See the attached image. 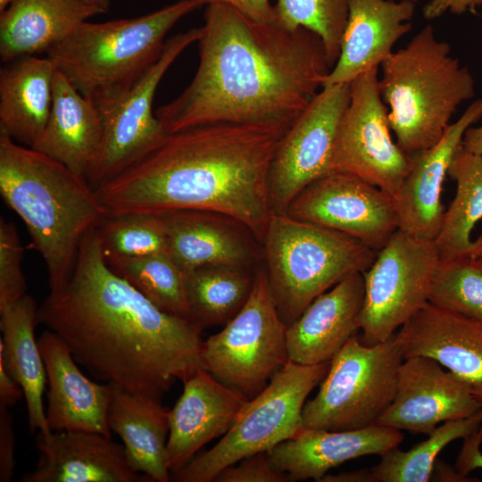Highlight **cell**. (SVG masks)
I'll return each instance as SVG.
<instances>
[{
  "label": "cell",
  "instance_id": "cell-1",
  "mask_svg": "<svg viewBox=\"0 0 482 482\" xmlns=\"http://www.w3.org/2000/svg\"><path fill=\"white\" fill-rule=\"evenodd\" d=\"M37 322L94 376L158 402L175 380L204 369L202 330L116 274L96 228L85 235L68 282L38 307Z\"/></svg>",
  "mask_w": 482,
  "mask_h": 482
},
{
  "label": "cell",
  "instance_id": "cell-2",
  "mask_svg": "<svg viewBox=\"0 0 482 482\" xmlns=\"http://www.w3.org/2000/svg\"><path fill=\"white\" fill-rule=\"evenodd\" d=\"M202 31L193 79L155 111L168 134L215 123L285 134L331 70L315 33L257 22L225 4H207Z\"/></svg>",
  "mask_w": 482,
  "mask_h": 482
},
{
  "label": "cell",
  "instance_id": "cell-3",
  "mask_svg": "<svg viewBox=\"0 0 482 482\" xmlns=\"http://www.w3.org/2000/svg\"><path fill=\"white\" fill-rule=\"evenodd\" d=\"M284 135L215 123L170 134L144 159L96 189L105 215L201 210L228 215L262 243L272 215L268 172Z\"/></svg>",
  "mask_w": 482,
  "mask_h": 482
},
{
  "label": "cell",
  "instance_id": "cell-4",
  "mask_svg": "<svg viewBox=\"0 0 482 482\" xmlns=\"http://www.w3.org/2000/svg\"><path fill=\"white\" fill-rule=\"evenodd\" d=\"M0 193L43 257L50 292L60 290L85 235L106 214L95 189L62 163L0 132Z\"/></svg>",
  "mask_w": 482,
  "mask_h": 482
},
{
  "label": "cell",
  "instance_id": "cell-5",
  "mask_svg": "<svg viewBox=\"0 0 482 482\" xmlns=\"http://www.w3.org/2000/svg\"><path fill=\"white\" fill-rule=\"evenodd\" d=\"M380 66L389 127L408 155L436 145L458 106L475 96L470 71L451 55L450 45L438 40L430 25Z\"/></svg>",
  "mask_w": 482,
  "mask_h": 482
},
{
  "label": "cell",
  "instance_id": "cell-6",
  "mask_svg": "<svg viewBox=\"0 0 482 482\" xmlns=\"http://www.w3.org/2000/svg\"><path fill=\"white\" fill-rule=\"evenodd\" d=\"M262 245L270 286L287 327L319 295L368 270L378 253L351 236L287 214L271 215Z\"/></svg>",
  "mask_w": 482,
  "mask_h": 482
},
{
  "label": "cell",
  "instance_id": "cell-7",
  "mask_svg": "<svg viewBox=\"0 0 482 482\" xmlns=\"http://www.w3.org/2000/svg\"><path fill=\"white\" fill-rule=\"evenodd\" d=\"M203 5L204 0H179L134 18L87 21L53 46L47 57L84 96L130 85L158 60L168 31Z\"/></svg>",
  "mask_w": 482,
  "mask_h": 482
},
{
  "label": "cell",
  "instance_id": "cell-8",
  "mask_svg": "<svg viewBox=\"0 0 482 482\" xmlns=\"http://www.w3.org/2000/svg\"><path fill=\"white\" fill-rule=\"evenodd\" d=\"M329 362L303 365L288 361L267 386L247 401L231 428L212 448L171 473L176 482H213L228 466L268 453L302 428V411L312 390L328 373Z\"/></svg>",
  "mask_w": 482,
  "mask_h": 482
},
{
  "label": "cell",
  "instance_id": "cell-9",
  "mask_svg": "<svg viewBox=\"0 0 482 482\" xmlns=\"http://www.w3.org/2000/svg\"><path fill=\"white\" fill-rule=\"evenodd\" d=\"M403 355L395 333L373 345L354 335L331 359L302 411L304 428L345 431L375 425L392 403Z\"/></svg>",
  "mask_w": 482,
  "mask_h": 482
},
{
  "label": "cell",
  "instance_id": "cell-10",
  "mask_svg": "<svg viewBox=\"0 0 482 482\" xmlns=\"http://www.w3.org/2000/svg\"><path fill=\"white\" fill-rule=\"evenodd\" d=\"M202 32L200 27L173 36L165 42L158 60L134 83L90 96L104 128L101 148L87 176L94 189L144 159L170 135L154 113V94L171 64L185 49L199 41Z\"/></svg>",
  "mask_w": 482,
  "mask_h": 482
},
{
  "label": "cell",
  "instance_id": "cell-11",
  "mask_svg": "<svg viewBox=\"0 0 482 482\" xmlns=\"http://www.w3.org/2000/svg\"><path fill=\"white\" fill-rule=\"evenodd\" d=\"M287 328L265 267L259 264L244 307L223 329L204 341L203 368L250 400L289 361Z\"/></svg>",
  "mask_w": 482,
  "mask_h": 482
},
{
  "label": "cell",
  "instance_id": "cell-12",
  "mask_svg": "<svg viewBox=\"0 0 482 482\" xmlns=\"http://www.w3.org/2000/svg\"><path fill=\"white\" fill-rule=\"evenodd\" d=\"M439 255L434 240L397 229L362 272V341L368 345L391 337L427 303Z\"/></svg>",
  "mask_w": 482,
  "mask_h": 482
},
{
  "label": "cell",
  "instance_id": "cell-13",
  "mask_svg": "<svg viewBox=\"0 0 482 482\" xmlns=\"http://www.w3.org/2000/svg\"><path fill=\"white\" fill-rule=\"evenodd\" d=\"M378 68L350 83L348 104L338 124L332 170L357 176L393 197L410 167V156L392 139Z\"/></svg>",
  "mask_w": 482,
  "mask_h": 482
},
{
  "label": "cell",
  "instance_id": "cell-14",
  "mask_svg": "<svg viewBox=\"0 0 482 482\" xmlns=\"http://www.w3.org/2000/svg\"><path fill=\"white\" fill-rule=\"evenodd\" d=\"M350 83L323 87L279 139L268 172L272 214H286L295 196L332 171L334 145Z\"/></svg>",
  "mask_w": 482,
  "mask_h": 482
},
{
  "label": "cell",
  "instance_id": "cell-15",
  "mask_svg": "<svg viewBox=\"0 0 482 482\" xmlns=\"http://www.w3.org/2000/svg\"><path fill=\"white\" fill-rule=\"evenodd\" d=\"M286 214L351 236L377 252L399 229L393 196L342 171L332 170L306 186Z\"/></svg>",
  "mask_w": 482,
  "mask_h": 482
},
{
  "label": "cell",
  "instance_id": "cell-16",
  "mask_svg": "<svg viewBox=\"0 0 482 482\" xmlns=\"http://www.w3.org/2000/svg\"><path fill=\"white\" fill-rule=\"evenodd\" d=\"M442 367L425 356L404 359L395 397L376 425L428 436L440 423L467 418L482 409L470 390Z\"/></svg>",
  "mask_w": 482,
  "mask_h": 482
},
{
  "label": "cell",
  "instance_id": "cell-17",
  "mask_svg": "<svg viewBox=\"0 0 482 482\" xmlns=\"http://www.w3.org/2000/svg\"><path fill=\"white\" fill-rule=\"evenodd\" d=\"M481 117L482 99H478L449 124L436 145L409 155V170L393 197L399 229L423 239L436 238L445 212L441 198L448 169L465 131Z\"/></svg>",
  "mask_w": 482,
  "mask_h": 482
},
{
  "label": "cell",
  "instance_id": "cell-18",
  "mask_svg": "<svg viewBox=\"0 0 482 482\" xmlns=\"http://www.w3.org/2000/svg\"><path fill=\"white\" fill-rule=\"evenodd\" d=\"M183 383L180 397L169 410L165 458L170 473L184 467L204 445L224 436L248 401L204 369Z\"/></svg>",
  "mask_w": 482,
  "mask_h": 482
},
{
  "label": "cell",
  "instance_id": "cell-19",
  "mask_svg": "<svg viewBox=\"0 0 482 482\" xmlns=\"http://www.w3.org/2000/svg\"><path fill=\"white\" fill-rule=\"evenodd\" d=\"M168 252L186 272L212 265L255 269L262 245L243 223L221 213L179 210L162 214Z\"/></svg>",
  "mask_w": 482,
  "mask_h": 482
},
{
  "label": "cell",
  "instance_id": "cell-20",
  "mask_svg": "<svg viewBox=\"0 0 482 482\" xmlns=\"http://www.w3.org/2000/svg\"><path fill=\"white\" fill-rule=\"evenodd\" d=\"M403 359L431 358L482 403V324L428 302L395 333Z\"/></svg>",
  "mask_w": 482,
  "mask_h": 482
},
{
  "label": "cell",
  "instance_id": "cell-21",
  "mask_svg": "<svg viewBox=\"0 0 482 482\" xmlns=\"http://www.w3.org/2000/svg\"><path fill=\"white\" fill-rule=\"evenodd\" d=\"M48 383L46 419L51 431L79 430L111 437L107 412L112 385L86 377L62 339L50 329L37 340Z\"/></svg>",
  "mask_w": 482,
  "mask_h": 482
},
{
  "label": "cell",
  "instance_id": "cell-22",
  "mask_svg": "<svg viewBox=\"0 0 482 482\" xmlns=\"http://www.w3.org/2000/svg\"><path fill=\"white\" fill-rule=\"evenodd\" d=\"M39 461L25 482L152 481L130 465L125 448L103 434L79 431L38 433Z\"/></svg>",
  "mask_w": 482,
  "mask_h": 482
},
{
  "label": "cell",
  "instance_id": "cell-23",
  "mask_svg": "<svg viewBox=\"0 0 482 482\" xmlns=\"http://www.w3.org/2000/svg\"><path fill=\"white\" fill-rule=\"evenodd\" d=\"M364 299L362 272H353L315 298L287 328L291 362L314 365L331 361L356 335Z\"/></svg>",
  "mask_w": 482,
  "mask_h": 482
},
{
  "label": "cell",
  "instance_id": "cell-24",
  "mask_svg": "<svg viewBox=\"0 0 482 482\" xmlns=\"http://www.w3.org/2000/svg\"><path fill=\"white\" fill-rule=\"evenodd\" d=\"M414 12L412 0H348L339 56L323 87L351 83L362 73L378 68L393 53L395 44L411 30Z\"/></svg>",
  "mask_w": 482,
  "mask_h": 482
},
{
  "label": "cell",
  "instance_id": "cell-25",
  "mask_svg": "<svg viewBox=\"0 0 482 482\" xmlns=\"http://www.w3.org/2000/svg\"><path fill=\"white\" fill-rule=\"evenodd\" d=\"M403 438L401 430L376 424L345 431L302 428L267 453L271 465L289 481L319 482L330 469L365 455L381 456Z\"/></svg>",
  "mask_w": 482,
  "mask_h": 482
},
{
  "label": "cell",
  "instance_id": "cell-26",
  "mask_svg": "<svg viewBox=\"0 0 482 482\" xmlns=\"http://www.w3.org/2000/svg\"><path fill=\"white\" fill-rule=\"evenodd\" d=\"M104 136L100 113L57 69L47 122L31 148L86 179L97 158Z\"/></svg>",
  "mask_w": 482,
  "mask_h": 482
},
{
  "label": "cell",
  "instance_id": "cell-27",
  "mask_svg": "<svg viewBox=\"0 0 482 482\" xmlns=\"http://www.w3.org/2000/svg\"><path fill=\"white\" fill-rule=\"evenodd\" d=\"M103 12L83 0H12L0 12V58L8 63L48 52Z\"/></svg>",
  "mask_w": 482,
  "mask_h": 482
},
{
  "label": "cell",
  "instance_id": "cell-28",
  "mask_svg": "<svg viewBox=\"0 0 482 482\" xmlns=\"http://www.w3.org/2000/svg\"><path fill=\"white\" fill-rule=\"evenodd\" d=\"M56 67L50 58L24 56L0 70V132L31 147L47 122Z\"/></svg>",
  "mask_w": 482,
  "mask_h": 482
},
{
  "label": "cell",
  "instance_id": "cell-29",
  "mask_svg": "<svg viewBox=\"0 0 482 482\" xmlns=\"http://www.w3.org/2000/svg\"><path fill=\"white\" fill-rule=\"evenodd\" d=\"M112 385L107 423L121 438L130 465L152 481H170L171 473L165 458L169 410L161 402Z\"/></svg>",
  "mask_w": 482,
  "mask_h": 482
},
{
  "label": "cell",
  "instance_id": "cell-30",
  "mask_svg": "<svg viewBox=\"0 0 482 482\" xmlns=\"http://www.w3.org/2000/svg\"><path fill=\"white\" fill-rule=\"evenodd\" d=\"M37 310L35 299L29 295L0 308V360L22 388L30 432L48 434L52 431L43 403L46 372L35 337Z\"/></svg>",
  "mask_w": 482,
  "mask_h": 482
},
{
  "label": "cell",
  "instance_id": "cell-31",
  "mask_svg": "<svg viewBox=\"0 0 482 482\" xmlns=\"http://www.w3.org/2000/svg\"><path fill=\"white\" fill-rule=\"evenodd\" d=\"M255 269L212 265L187 272L189 321L201 330L226 325L247 302Z\"/></svg>",
  "mask_w": 482,
  "mask_h": 482
},
{
  "label": "cell",
  "instance_id": "cell-32",
  "mask_svg": "<svg viewBox=\"0 0 482 482\" xmlns=\"http://www.w3.org/2000/svg\"><path fill=\"white\" fill-rule=\"evenodd\" d=\"M447 175L456 182V193L434 240L441 260L466 256L472 250L471 231L482 220V154L461 145Z\"/></svg>",
  "mask_w": 482,
  "mask_h": 482
},
{
  "label": "cell",
  "instance_id": "cell-33",
  "mask_svg": "<svg viewBox=\"0 0 482 482\" xmlns=\"http://www.w3.org/2000/svg\"><path fill=\"white\" fill-rule=\"evenodd\" d=\"M105 260L116 274L162 311L189 320L187 273L168 253Z\"/></svg>",
  "mask_w": 482,
  "mask_h": 482
},
{
  "label": "cell",
  "instance_id": "cell-34",
  "mask_svg": "<svg viewBox=\"0 0 482 482\" xmlns=\"http://www.w3.org/2000/svg\"><path fill=\"white\" fill-rule=\"evenodd\" d=\"M482 425V409L467 418L448 420L436 427L428 439L408 451L395 447L383 455L370 471L371 482H427L438 453L455 439L464 438Z\"/></svg>",
  "mask_w": 482,
  "mask_h": 482
},
{
  "label": "cell",
  "instance_id": "cell-35",
  "mask_svg": "<svg viewBox=\"0 0 482 482\" xmlns=\"http://www.w3.org/2000/svg\"><path fill=\"white\" fill-rule=\"evenodd\" d=\"M96 229L106 259L169 253L167 229L162 214L105 215Z\"/></svg>",
  "mask_w": 482,
  "mask_h": 482
},
{
  "label": "cell",
  "instance_id": "cell-36",
  "mask_svg": "<svg viewBox=\"0 0 482 482\" xmlns=\"http://www.w3.org/2000/svg\"><path fill=\"white\" fill-rule=\"evenodd\" d=\"M428 302L482 324V272L470 255L439 259Z\"/></svg>",
  "mask_w": 482,
  "mask_h": 482
},
{
  "label": "cell",
  "instance_id": "cell-37",
  "mask_svg": "<svg viewBox=\"0 0 482 482\" xmlns=\"http://www.w3.org/2000/svg\"><path fill=\"white\" fill-rule=\"evenodd\" d=\"M276 22L295 29L300 27L321 39L332 69L338 59L348 16V0H278Z\"/></svg>",
  "mask_w": 482,
  "mask_h": 482
},
{
  "label": "cell",
  "instance_id": "cell-38",
  "mask_svg": "<svg viewBox=\"0 0 482 482\" xmlns=\"http://www.w3.org/2000/svg\"><path fill=\"white\" fill-rule=\"evenodd\" d=\"M23 246L13 222L0 220V308L26 295L21 269Z\"/></svg>",
  "mask_w": 482,
  "mask_h": 482
},
{
  "label": "cell",
  "instance_id": "cell-39",
  "mask_svg": "<svg viewBox=\"0 0 482 482\" xmlns=\"http://www.w3.org/2000/svg\"><path fill=\"white\" fill-rule=\"evenodd\" d=\"M288 477L277 470L268 453H258L222 470L213 482H287Z\"/></svg>",
  "mask_w": 482,
  "mask_h": 482
},
{
  "label": "cell",
  "instance_id": "cell-40",
  "mask_svg": "<svg viewBox=\"0 0 482 482\" xmlns=\"http://www.w3.org/2000/svg\"><path fill=\"white\" fill-rule=\"evenodd\" d=\"M15 436L8 408L0 406V482L12 479L15 467Z\"/></svg>",
  "mask_w": 482,
  "mask_h": 482
},
{
  "label": "cell",
  "instance_id": "cell-41",
  "mask_svg": "<svg viewBox=\"0 0 482 482\" xmlns=\"http://www.w3.org/2000/svg\"><path fill=\"white\" fill-rule=\"evenodd\" d=\"M210 4H225L235 8L246 17L261 23H276L274 5L270 0H204Z\"/></svg>",
  "mask_w": 482,
  "mask_h": 482
},
{
  "label": "cell",
  "instance_id": "cell-42",
  "mask_svg": "<svg viewBox=\"0 0 482 482\" xmlns=\"http://www.w3.org/2000/svg\"><path fill=\"white\" fill-rule=\"evenodd\" d=\"M482 425L463 438V445L457 456L455 468L462 474L469 475L476 469H482Z\"/></svg>",
  "mask_w": 482,
  "mask_h": 482
},
{
  "label": "cell",
  "instance_id": "cell-43",
  "mask_svg": "<svg viewBox=\"0 0 482 482\" xmlns=\"http://www.w3.org/2000/svg\"><path fill=\"white\" fill-rule=\"evenodd\" d=\"M480 5L482 0H429L423 7V15L427 20H432L447 11L460 14L467 11L474 12Z\"/></svg>",
  "mask_w": 482,
  "mask_h": 482
},
{
  "label": "cell",
  "instance_id": "cell-44",
  "mask_svg": "<svg viewBox=\"0 0 482 482\" xmlns=\"http://www.w3.org/2000/svg\"><path fill=\"white\" fill-rule=\"evenodd\" d=\"M24 396L22 388L7 371L0 360V406L9 408Z\"/></svg>",
  "mask_w": 482,
  "mask_h": 482
},
{
  "label": "cell",
  "instance_id": "cell-45",
  "mask_svg": "<svg viewBox=\"0 0 482 482\" xmlns=\"http://www.w3.org/2000/svg\"><path fill=\"white\" fill-rule=\"evenodd\" d=\"M431 478L436 481H450V482H473L479 481L475 478H470L468 475L462 474L444 461L436 460L433 468Z\"/></svg>",
  "mask_w": 482,
  "mask_h": 482
},
{
  "label": "cell",
  "instance_id": "cell-46",
  "mask_svg": "<svg viewBox=\"0 0 482 482\" xmlns=\"http://www.w3.org/2000/svg\"><path fill=\"white\" fill-rule=\"evenodd\" d=\"M319 482H371L370 470L345 471L337 475L326 474Z\"/></svg>",
  "mask_w": 482,
  "mask_h": 482
},
{
  "label": "cell",
  "instance_id": "cell-47",
  "mask_svg": "<svg viewBox=\"0 0 482 482\" xmlns=\"http://www.w3.org/2000/svg\"><path fill=\"white\" fill-rule=\"evenodd\" d=\"M461 146L466 151L482 154V125L480 127H470L464 133Z\"/></svg>",
  "mask_w": 482,
  "mask_h": 482
},
{
  "label": "cell",
  "instance_id": "cell-48",
  "mask_svg": "<svg viewBox=\"0 0 482 482\" xmlns=\"http://www.w3.org/2000/svg\"><path fill=\"white\" fill-rule=\"evenodd\" d=\"M470 255L473 263L482 272V232L474 241Z\"/></svg>",
  "mask_w": 482,
  "mask_h": 482
},
{
  "label": "cell",
  "instance_id": "cell-49",
  "mask_svg": "<svg viewBox=\"0 0 482 482\" xmlns=\"http://www.w3.org/2000/svg\"><path fill=\"white\" fill-rule=\"evenodd\" d=\"M83 1L99 9L103 13L106 12L109 10L110 4H111L110 0H83Z\"/></svg>",
  "mask_w": 482,
  "mask_h": 482
},
{
  "label": "cell",
  "instance_id": "cell-50",
  "mask_svg": "<svg viewBox=\"0 0 482 482\" xmlns=\"http://www.w3.org/2000/svg\"><path fill=\"white\" fill-rule=\"evenodd\" d=\"M12 0H0V12H2Z\"/></svg>",
  "mask_w": 482,
  "mask_h": 482
},
{
  "label": "cell",
  "instance_id": "cell-51",
  "mask_svg": "<svg viewBox=\"0 0 482 482\" xmlns=\"http://www.w3.org/2000/svg\"><path fill=\"white\" fill-rule=\"evenodd\" d=\"M412 1H415V2H416L417 0H412Z\"/></svg>",
  "mask_w": 482,
  "mask_h": 482
}]
</instances>
